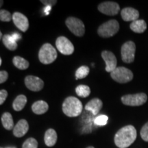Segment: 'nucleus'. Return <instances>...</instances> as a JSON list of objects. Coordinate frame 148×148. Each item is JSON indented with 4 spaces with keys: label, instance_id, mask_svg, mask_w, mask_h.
I'll return each mask as SVG.
<instances>
[{
    "label": "nucleus",
    "instance_id": "nucleus-33",
    "mask_svg": "<svg viewBox=\"0 0 148 148\" xmlns=\"http://www.w3.org/2000/svg\"><path fill=\"white\" fill-rule=\"evenodd\" d=\"M12 36L13 37V38L16 40H16H19L20 38H21V34H17V33H14V34H12Z\"/></svg>",
    "mask_w": 148,
    "mask_h": 148
},
{
    "label": "nucleus",
    "instance_id": "nucleus-12",
    "mask_svg": "<svg viewBox=\"0 0 148 148\" xmlns=\"http://www.w3.org/2000/svg\"><path fill=\"white\" fill-rule=\"evenodd\" d=\"M101 57L106 63V71L112 73L116 68L117 60H116V56L111 51L105 50L101 52Z\"/></svg>",
    "mask_w": 148,
    "mask_h": 148
},
{
    "label": "nucleus",
    "instance_id": "nucleus-18",
    "mask_svg": "<svg viewBox=\"0 0 148 148\" xmlns=\"http://www.w3.org/2000/svg\"><path fill=\"white\" fill-rule=\"evenodd\" d=\"M49 109V106L47 103L45 101L39 100L34 102L32 106V110L33 112L36 114H42L45 113Z\"/></svg>",
    "mask_w": 148,
    "mask_h": 148
},
{
    "label": "nucleus",
    "instance_id": "nucleus-19",
    "mask_svg": "<svg viewBox=\"0 0 148 148\" xmlns=\"http://www.w3.org/2000/svg\"><path fill=\"white\" fill-rule=\"evenodd\" d=\"M130 27L135 33H143L147 29V23L143 19H138L131 23Z\"/></svg>",
    "mask_w": 148,
    "mask_h": 148
},
{
    "label": "nucleus",
    "instance_id": "nucleus-21",
    "mask_svg": "<svg viewBox=\"0 0 148 148\" xmlns=\"http://www.w3.org/2000/svg\"><path fill=\"white\" fill-rule=\"evenodd\" d=\"M27 103V97L24 95H19L16 97L12 103V108L15 111L23 110Z\"/></svg>",
    "mask_w": 148,
    "mask_h": 148
},
{
    "label": "nucleus",
    "instance_id": "nucleus-23",
    "mask_svg": "<svg viewBox=\"0 0 148 148\" xmlns=\"http://www.w3.org/2000/svg\"><path fill=\"white\" fill-rule=\"evenodd\" d=\"M14 65L18 69L25 70L28 68L29 62L21 56H14L12 59Z\"/></svg>",
    "mask_w": 148,
    "mask_h": 148
},
{
    "label": "nucleus",
    "instance_id": "nucleus-2",
    "mask_svg": "<svg viewBox=\"0 0 148 148\" xmlns=\"http://www.w3.org/2000/svg\"><path fill=\"white\" fill-rule=\"evenodd\" d=\"M83 106L80 101L75 97H66L62 103V111L65 115L69 117L79 116L82 111Z\"/></svg>",
    "mask_w": 148,
    "mask_h": 148
},
{
    "label": "nucleus",
    "instance_id": "nucleus-10",
    "mask_svg": "<svg viewBox=\"0 0 148 148\" xmlns=\"http://www.w3.org/2000/svg\"><path fill=\"white\" fill-rule=\"evenodd\" d=\"M98 10L101 13L109 16H114L120 10L119 5L114 1H105L98 5Z\"/></svg>",
    "mask_w": 148,
    "mask_h": 148
},
{
    "label": "nucleus",
    "instance_id": "nucleus-8",
    "mask_svg": "<svg viewBox=\"0 0 148 148\" xmlns=\"http://www.w3.org/2000/svg\"><path fill=\"white\" fill-rule=\"evenodd\" d=\"M136 45L132 41L125 42L121 47V53L122 60L125 63H132L134 60Z\"/></svg>",
    "mask_w": 148,
    "mask_h": 148
},
{
    "label": "nucleus",
    "instance_id": "nucleus-5",
    "mask_svg": "<svg viewBox=\"0 0 148 148\" xmlns=\"http://www.w3.org/2000/svg\"><path fill=\"white\" fill-rule=\"evenodd\" d=\"M110 76L116 82L127 83L132 79L133 73L127 68L119 66L116 67L112 73H110Z\"/></svg>",
    "mask_w": 148,
    "mask_h": 148
},
{
    "label": "nucleus",
    "instance_id": "nucleus-13",
    "mask_svg": "<svg viewBox=\"0 0 148 148\" xmlns=\"http://www.w3.org/2000/svg\"><path fill=\"white\" fill-rule=\"evenodd\" d=\"M12 21L18 29L25 32L29 27V21L27 18L21 12H16L12 14Z\"/></svg>",
    "mask_w": 148,
    "mask_h": 148
},
{
    "label": "nucleus",
    "instance_id": "nucleus-29",
    "mask_svg": "<svg viewBox=\"0 0 148 148\" xmlns=\"http://www.w3.org/2000/svg\"><path fill=\"white\" fill-rule=\"evenodd\" d=\"M140 134L142 139L146 142H148V122L142 127Z\"/></svg>",
    "mask_w": 148,
    "mask_h": 148
},
{
    "label": "nucleus",
    "instance_id": "nucleus-26",
    "mask_svg": "<svg viewBox=\"0 0 148 148\" xmlns=\"http://www.w3.org/2000/svg\"><path fill=\"white\" fill-rule=\"evenodd\" d=\"M22 148H38V142L34 138H29L24 142Z\"/></svg>",
    "mask_w": 148,
    "mask_h": 148
},
{
    "label": "nucleus",
    "instance_id": "nucleus-38",
    "mask_svg": "<svg viewBox=\"0 0 148 148\" xmlns=\"http://www.w3.org/2000/svg\"><path fill=\"white\" fill-rule=\"evenodd\" d=\"M1 148H2V147H1ZM9 148H10V147H9ZM10 148H16V147H10Z\"/></svg>",
    "mask_w": 148,
    "mask_h": 148
},
{
    "label": "nucleus",
    "instance_id": "nucleus-9",
    "mask_svg": "<svg viewBox=\"0 0 148 148\" xmlns=\"http://www.w3.org/2000/svg\"><path fill=\"white\" fill-rule=\"evenodd\" d=\"M57 49L64 55H71L74 52V46L65 36H59L56 41Z\"/></svg>",
    "mask_w": 148,
    "mask_h": 148
},
{
    "label": "nucleus",
    "instance_id": "nucleus-28",
    "mask_svg": "<svg viewBox=\"0 0 148 148\" xmlns=\"http://www.w3.org/2000/svg\"><path fill=\"white\" fill-rule=\"evenodd\" d=\"M108 117L106 115H99L95 119V123L97 125H105L107 124Z\"/></svg>",
    "mask_w": 148,
    "mask_h": 148
},
{
    "label": "nucleus",
    "instance_id": "nucleus-17",
    "mask_svg": "<svg viewBox=\"0 0 148 148\" xmlns=\"http://www.w3.org/2000/svg\"><path fill=\"white\" fill-rule=\"evenodd\" d=\"M57 138V133L55 130L52 128L48 129L45 132V136H44V140H45V145L48 147H53L56 143Z\"/></svg>",
    "mask_w": 148,
    "mask_h": 148
},
{
    "label": "nucleus",
    "instance_id": "nucleus-36",
    "mask_svg": "<svg viewBox=\"0 0 148 148\" xmlns=\"http://www.w3.org/2000/svg\"><path fill=\"white\" fill-rule=\"evenodd\" d=\"M86 148H95V147H92V146H88V147H87Z\"/></svg>",
    "mask_w": 148,
    "mask_h": 148
},
{
    "label": "nucleus",
    "instance_id": "nucleus-31",
    "mask_svg": "<svg viewBox=\"0 0 148 148\" xmlns=\"http://www.w3.org/2000/svg\"><path fill=\"white\" fill-rule=\"evenodd\" d=\"M8 77V72L5 71H1L0 72V83L3 84L7 80Z\"/></svg>",
    "mask_w": 148,
    "mask_h": 148
},
{
    "label": "nucleus",
    "instance_id": "nucleus-20",
    "mask_svg": "<svg viewBox=\"0 0 148 148\" xmlns=\"http://www.w3.org/2000/svg\"><path fill=\"white\" fill-rule=\"evenodd\" d=\"M1 123L3 127L7 130H11L14 128V121L12 116L10 112H4L1 116Z\"/></svg>",
    "mask_w": 148,
    "mask_h": 148
},
{
    "label": "nucleus",
    "instance_id": "nucleus-25",
    "mask_svg": "<svg viewBox=\"0 0 148 148\" xmlns=\"http://www.w3.org/2000/svg\"><path fill=\"white\" fill-rule=\"evenodd\" d=\"M90 71L89 67L87 66H82L79 67L75 71V79L85 78L88 75Z\"/></svg>",
    "mask_w": 148,
    "mask_h": 148
},
{
    "label": "nucleus",
    "instance_id": "nucleus-3",
    "mask_svg": "<svg viewBox=\"0 0 148 148\" xmlns=\"http://www.w3.org/2000/svg\"><path fill=\"white\" fill-rule=\"evenodd\" d=\"M57 51L51 44L45 43L40 47L38 52L40 62L44 64H49L54 62L57 58Z\"/></svg>",
    "mask_w": 148,
    "mask_h": 148
},
{
    "label": "nucleus",
    "instance_id": "nucleus-22",
    "mask_svg": "<svg viewBox=\"0 0 148 148\" xmlns=\"http://www.w3.org/2000/svg\"><path fill=\"white\" fill-rule=\"evenodd\" d=\"M2 41L5 47L9 50L14 51L17 48V43H16V40L13 38V37L12 36V35L5 34L3 36Z\"/></svg>",
    "mask_w": 148,
    "mask_h": 148
},
{
    "label": "nucleus",
    "instance_id": "nucleus-34",
    "mask_svg": "<svg viewBox=\"0 0 148 148\" xmlns=\"http://www.w3.org/2000/svg\"><path fill=\"white\" fill-rule=\"evenodd\" d=\"M0 38H1V39H2V33L1 32H0Z\"/></svg>",
    "mask_w": 148,
    "mask_h": 148
},
{
    "label": "nucleus",
    "instance_id": "nucleus-16",
    "mask_svg": "<svg viewBox=\"0 0 148 148\" xmlns=\"http://www.w3.org/2000/svg\"><path fill=\"white\" fill-rule=\"evenodd\" d=\"M102 106L103 103L101 99H99V98H93L86 103L85 106V109L92 112L93 115H96L99 113L102 108Z\"/></svg>",
    "mask_w": 148,
    "mask_h": 148
},
{
    "label": "nucleus",
    "instance_id": "nucleus-27",
    "mask_svg": "<svg viewBox=\"0 0 148 148\" xmlns=\"http://www.w3.org/2000/svg\"><path fill=\"white\" fill-rule=\"evenodd\" d=\"M12 19V16L8 11L1 9L0 11V20L1 21L8 22Z\"/></svg>",
    "mask_w": 148,
    "mask_h": 148
},
{
    "label": "nucleus",
    "instance_id": "nucleus-15",
    "mask_svg": "<svg viewBox=\"0 0 148 148\" xmlns=\"http://www.w3.org/2000/svg\"><path fill=\"white\" fill-rule=\"evenodd\" d=\"M121 17L125 21H134L139 17V12L133 8H125L121 12Z\"/></svg>",
    "mask_w": 148,
    "mask_h": 148
},
{
    "label": "nucleus",
    "instance_id": "nucleus-6",
    "mask_svg": "<svg viewBox=\"0 0 148 148\" xmlns=\"http://www.w3.org/2000/svg\"><path fill=\"white\" fill-rule=\"evenodd\" d=\"M147 96L145 93L134 94V95H125L121 97V101L123 104L130 106H141L147 101Z\"/></svg>",
    "mask_w": 148,
    "mask_h": 148
},
{
    "label": "nucleus",
    "instance_id": "nucleus-4",
    "mask_svg": "<svg viewBox=\"0 0 148 148\" xmlns=\"http://www.w3.org/2000/svg\"><path fill=\"white\" fill-rule=\"evenodd\" d=\"M119 29V24L114 19L110 20L101 24L97 29V34L102 38H109L114 36Z\"/></svg>",
    "mask_w": 148,
    "mask_h": 148
},
{
    "label": "nucleus",
    "instance_id": "nucleus-14",
    "mask_svg": "<svg viewBox=\"0 0 148 148\" xmlns=\"http://www.w3.org/2000/svg\"><path fill=\"white\" fill-rule=\"evenodd\" d=\"M29 130V124L25 119H21L17 122L13 128V134L16 137L23 136Z\"/></svg>",
    "mask_w": 148,
    "mask_h": 148
},
{
    "label": "nucleus",
    "instance_id": "nucleus-35",
    "mask_svg": "<svg viewBox=\"0 0 148 148\" xmlns=\"http://www.w3.org/2000/svg\"><path fill=\"white\" fill-rule=\"evenodd\" d=\"M1 63H2V59L0 58V65H1Z\"/></svg>",
    "mask_w": 148,
    "mask_h": 148
},
{
    "label": "nucleus",
    "instance_id": "nucleus-24",
    "mask_svg": "<svg viewBox=\"0 0 148 148\" xmlns=\"http://www.w3.org/2000/svg\"><path fill=\"white\" fill-rule=\"evenodd\" d=\"M76 94L81 97H87L90 94V88L86 85H78L75 88Z\"/></svg>",
    "mask_w": 148,
    "mask_h": 148
},
{
    "label": "nucleus",
    "instance_id": "nucleus-11",
    "mask_svg": "<svg viewBox=\"0 0 148 148\" xmlns=\"http://www.w3.org/2000/svg\"><path fill=\"white\" fill-rule=\"evenodd\" d=\"M24 82L26 87L32 91H39L44 86L43 81L39 77L34 75H27L25 77Z\"/></svg>",
    "mask_w": 148,
    "mask_h": 148
},
{
    "label": "nucleus",
    "instance_id": "nucleus-7",
    "mask_svg": "<svg viewBox=\"0 0 148 148\" xmlns=\"http://www.w3.org/2000/svg\"><path fill=\"white\" fill-rule=\"evenodd\" d=\"M65 24L74 35L77 36H82L85 32V27L83 22L79 18L70 16L66 19Z\"/></svg>",
    "mask_w": 148,
    "mask_h": 148
},
{
    "label": "nucleus",
    "instance_id": "nucleus-30",
    "mask_svg": "<svg viewBox=\"0 0 148 148\" xmlns=\"http://www.w3.org/2000/svg\"><path fill=\"white\" fill-rule=\"evenodd\" d=\"M8 97V92L4 89L0 90V104L2 105Z\"/></svg>",
    "mask_w": 148,
    "mask_h": 148
},
{
    "label": "nucleus",
    "instance_id": "nucleus-1",
    "mask_svg": "<svg viewBox=\"0 0 148 148\" xmlns=\"http://www.w3.org/2000/svg\"><path fill=\"white\" fill-rule=\"evenodd\" d=\"M136 138V130L133 125L123 127L116 133L114 143L119 148H127L134 143Z\"/></svg>",
    "mask_w": 148,
    "mask_h": 148
},
{
    "label": "nucleus",
    "instance_id": "nucleus-32",
    "mask_svg": "<svg viewBox=\"0 0 148 148\" xmlns=\"http://www.w3.org/2000/svg\"><path fill=\"white\" fill-rule=\"evenodd\" d=\"M41 2L43 3V4H45L47 5V6H53V5L56 4V3L57 2V1H44V0H42V1H40Z\"/></svg>",
    "mask_w": 148,
    "mask_h": 148
},
{
    "label": "nucleus",
    "instance_id": "nucleus-37",
    "mask_svg": "<svg viewBox=\"0 0 148 148\" xmlns=\"http://www.w3.org/2000/svg\"><path fill=\"white\" fill-rule=\"evenodd\" d=\"M3 1H1V5H2V4H3Z\"/></svg>",
    "mask_w": 148,
    "mask_h": 148
}]
</instances>
